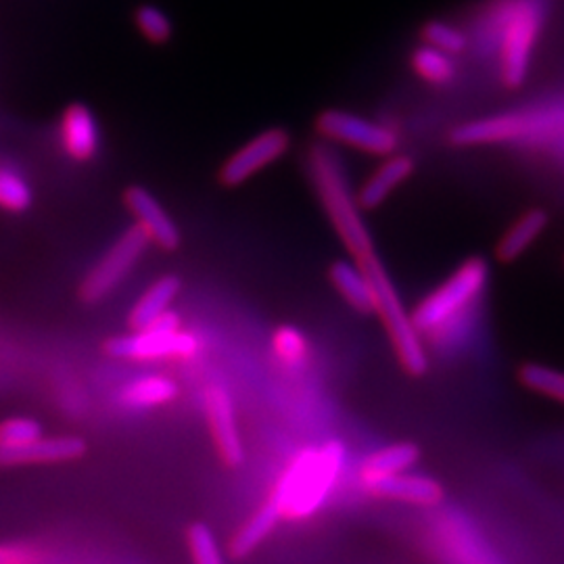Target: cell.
<instances>
[{"label": "cell", "instance_id": "3", "mask_svg": "<svg viewBox=\"0 0 564 564\" xmlns=\"http://www.w3.org/2000/svg\"><path fill=\"white\" fill-rule=\"evenodd\" d=\"M105 351L120 360L153 362V360H188L197 356L199 339L182 330L181 316L176 312H165L144 330H132V335H121L105 343Z\"/></svg>", "mask_w": 564, "mask_h": 564}, {"label": "cell", "instance_id": "21", "mask_svg": "<svg viewBox=\"0 0 564 564\" xmlns=\"http://www.w3.org/2000/svg\"><path fill=\"white\" fill-rule=\"evenodd\" d=\"M521 383L535 391L542 393L545 398H552L556 402L564 403V372L556 370L552 366L545 364L529 362L524 364L519 372Z\"/></svg>", "mask_w": 564, "mask_h": 564}, {"label": "cell", "instance_id": "26", "mask_svg": "<svg viewBox=\"0 0 564 564\" xmlns=\"http://www.w3.org/2000/svg\"><path fill=\"white\" fill-rule=\"evenodd\" d=\"M424 42L437 51H442L445 55H458L463 53L466 46V36L463 30H458L452 23L445 21H431L424 28Z\"/></svg>", "mask_w": 564, "mask_h": 564}, {"label": "cell", "instance_id": "4", "mask_svg": "<svg viewBox=\"0 0 564 564\" xmlns=\"http://www.w3.org/2000/svg\"><path fill=\"white\" fill-rule=\"evenodd\" d=\"M487 279L489 265L485 260H466L440 289H435L416 305L412 323L419 328V333L429 335L431 330L444 328L445 324L452 323L484 293Z\"/></svg>", "mask_w": 564, "mask_h": 564}, {"label": "cell", "instance_id": "2", "mask_svg": "<svg viewBox=\"0 0 564 564\" xmlns=\"http://www.w3.org/2000/svg\"><path fill=\"white\" fill-rule=\"evenodd\" d=\"M310 172L324 212L335 226L343 245L351 253L354 262L360 263L368 258H375L377 251L370 230L360 214L362 207L349 188L339 158L330 149L318 147L310 155Z\"/></svg>", "mask_w": 564, "mask_h": 564}, {"label": "cell", "instance_id": "15", "mask_svg": "<svg viewBox=\"0 0 564 564\" xmlns=\"http://www.w3.org/2000/svg\"><path fill=\"white\" fill-rule=\"evenodd\" d=\"M182 282L174 274H165L162 279L153 282L144 293L137 305L132 307L128 324L132 330H144L147 326L155 323L158 318H162L165 312H170V305L176 300V295L181 293Z\"/></svg>", "mask_w": 564, "mask_h": 564}, {"label": "cell", "instance_id": "16", "mask_svg": "<svg viewBox=\"0 0 564 564\" xmlns=\"http://www.w3.org/2000/svg\"><path fill=\"white\" fill-rule=\"evenodd\" d=\"M328 279L335 284V289L341 293L343 300L349 303L354 310L362 314H372L377 312V295L370 281L366 279L362 270L356 265V262L333 263L328 270Z\"/></svg>", "mask_w": 564, "mask_h": 564}, {"label": "cell", "instance_id": "10", "mask_svg": "<svg viewBox=\"0 0 564 564\" xmlns=\"http://www.w3.org/2000/svg\"><path fill=\"white\" fill-rule=\"evenodd\" d=\"M126 207L137 218V226L147 235V239L158 245L163 251H176L181 247V230L170 218V214L162 207L147 188L130 186L123 195Z\"/></svg>", "mask_w": 564, "mask_h": 564}, {"label": "cell", "instance_id": "13", "mask_svg": "<svg viewBox=\"0 0 564 564\" xmlns=\"http://www.w3.org/2000/svg\"><path fill=\"white\" fill-rule=\"evenodd\" d=\"M61 142L65 153L76 162H88L97 155L101 137L99 123L84 105H72L61 120Z\"/></svg>", "mask_w": 564, "mask_h": 564}, {"label": "cell", "instance_id": "5", "mask_svg": "<svg viewBox=\"0 0 564 564\" xmlns=\"http://www.w3.org/2000/svg\"><path fill=\"white\" fill-rule=\"evenodd\" d=\"M149 242L151 241L139 226L126 230L120 241L109 249V253L82 281L78 291L82 302L93 305L102 302L111 291H116L121 281L134 270Z\"/></svg>", "mask_w": 564, "mask_h": 564}, {"label": "cell", "instance_id": "19", "mask_svg": "<svg viewBox=\"0 0 564 564\" xmlns=\"http://www.w3.org/2000/svg\"><path fill=\"white\" fill-rule=\"evenodd\" d=\"M547 226V214L544 209H531L523 214L517 223L506 230L502 241L498 245V260L514 262L523 256L524 251L540 239Z\"/></svg>", "mask_w": 564, "mask_h": 564}, {"label": "cell", "instance_id": "24", "mask_svg": "<svg viewBox=\"0 0 564 564\" xmlns=\"http://www.w3.org/2000/svg\"><path fill=\"white\" fill-rule=\"evenodd\" d=\"M272 349L284 366L297 368L307 358V339L300 328L281 326L272 335Z\"/></svg>", "mask_w": 564, "mask_h": 564}, {"label": "cell", "instance_id": "6", "mask_svg": "<svg viewBox=\"0 0 564 564\" xmlns=\"http://www.w3.org/2000/svg\"><path fill=\"white\" fill-rule=\"evenodd\" d=\"M540 25L542 11L533 0H519L512 7L502 34V76L510 88L521 86L527 78Z\"/></svg>", "mask_w": 564, "mask_h": 564}, {"label": "cell", "instance_id": "8", "mask_svg": "<svg viewBox=\"0 0 564 564\" xmlns=\"http://www.w3.org/2000/svg\"><path fill=\"white\" fill-rule=\"evenodd\" d=\"M291 147V137L282 128H272L265 130L253 141L247 142L242 149H239L228 162L224 163L220 170V181L224 186H239L270 163L281 160L282 155Z\"/></svg>", "mask_w": 564, "mask_h": 564}, {"label": "cell", "instance_id": "9", "mask_svg": "<svg viewBox=\"0 0 564 564\" xmlns=\"http://www.w3.org/2000/svg\"><path fill=\"white\" fill-rule=\"evenodd\" d=\"M205 414L224 464L226 466L242 464L245 449H242L241 435H239L237 416H235V403L230 393L220 384H212L205 389Z\"/></svg>", "mask_w": 564, "mask_h": 564}, {"label": "cell", "instance_id": "27", "mask_svg": "<svg viewBox=\"0 0 564 564\" xmlns=\"http://www.w3.org/2000/svg\"><path fill=\"white\" fill-rule=\"evenodd\" d=\"M42 437V426L34 419H7L0 423V445L18 447V445L30 444Z\"/></svg>", "mask_w": 564, "mask_h": 564}, {"label": "cell", "instance_id": "7", "mask_svg": "<svg viewBox=\"0 0 564 564\" xmlns=\"http://www.w3.org/2000/svg\"><path fill=\"white\" fill-rule=\"evenodd\" d=\"M318 130L330 141L356 147L372 155H389L400 144L395 130H391L389 126L364 120L356 113H347L339 109L324 111L318 120Z\"/></svg>", "mask_w": 564, "mask_h": 564}, {"label": "cell", "instance_id": "12", "mask_svg": "<svg viewBox=\"0 0 564 564\" xmlns=\"http://www.w3.org/2000/svg\"><path fill=\"white\" fill-rule=\"evenodd\" d=\"M366 489L377 498L398 500L405 505L435 506L440 505L444 498V487L440 481L424 475H410V473H400L381 481L368 484Z\"/></svg>", "mask_w": 564, "mask_h": 564}, {"label": "cell", "instance_id": "11", "mask_svg": "<svg viewBox=\"0 0 564 564\" xmlns=\"http://www.w3.org/2000/svg\"><path fill=\"white\" fill-rule=\"evenodd\" d=\"M86 454V444L80 437H41L30 444L7 447L0 445V466L21 464L72 463Z\"/></svg>", "mask_w": 564, "mask_h": 564}, {"label": "cell", "instance_id": "23", "mask_svg": "<svg viewBox=\"0 0 564 564\" xmlns=\"http://www.w3.org/2000/svg\"><path fill=\"white\" fill-rule=\"evenodd\" d=\"M32 205V188L18 170L0 165V209L20 214Z\"/></svg>", "mask_w": 564, "mask_h": 564}, {"label": "cell", "instance_id": "29", "mask_svg": "<svg viewBox=\"0 0 564 564\" xmlns=\"http://www.w3.org/2000/svg\"><path fill=\"white\" fill-rule=\"evenodd\" d=\"M0 564H41V556L30 545L0 544Z\"/></svg>", "mask_w": 564, "mask_h": 564}, {"label": "cell", "instance_id": "22", "mask_svg": "<svg viewBox=\"0 0 564 564\" xmlns=\"http://www.w3.org/2000/svg\"><path fill=\"white\" fill-rule=\"evenodd\" d=\"M412 65L416 74L431 84H447L456 74L452 55H445L429 44H424L414 53Z\"/></svg>", "mask_w": 564, "mask_h": 564}, {"label": "cell", "instance_id": "25", "mask_svg": "<svg viewBox=\"0 0 564 564\" xmlns=\"http://www.w3.org/2000/svg\"><path fill=\"white\" fill-rule=\"evenodd\" d=\"M186 544L193 564H224L218 540L207 524H191L186 531Z\"/></svg>", "mask_w": 564, "mask_h": 564}, {"label": "cell", "instance_id": "20", "mask_svg": "<svg viewBox=\"0 0 564 564\" xmlns=\"http://www.w3.org/2000/svg\"><path fill=\"white\" fill-rule=\"evenodd\" d=\"M176 395H178V384L172 379L151 375L126 384L121 389L120 400L128 408L144 410V408H158V405L174 402Z\"/></svg>", "mask_w": 564, "mask_h": 564}, {"label": "cell", "instance_id": "28", "mask_svg": "<svg viewBox=\"0 0 564 564\" xmlns=\"http://www.w3.org/2000/svg\"><path fill=\"white\" fill-rule=\"evenodd\" d=\"M137 25L147 41L160 44V42L170 41L172 36V21L162 9L153 4H144L137 11Z\"/></svg>", "mask_w": 564, "mask_h": 564}, {"label": "cell", "instance_id": "17", "mask_svg": "<svg viewBox=\"0 0 564 564\" xmlns=\"http://www.w3.org/2000/svg\"><path fill=\"white\" fill-rule=\"evenodd\" d=\"M421 458V449L419 445L400 442V444L384 445L381 449H377L375 454H370L362 464V481L364 485L381 481L387 477L408 473V468H412Z\"/></svg>", "mask_w": 564, "mask_h": 564}, {"label": "cell", "instance_id": "14", "mask_svg": "<svg viewBox=\"0 0 564 564\" xmlns=\"http://www.w3.org/2000/svg\"><path fill=\"white\" fill-rule=\"evenodd\" d=\"M414 172V162L408 155H393L366 181L360 193L356 195L362 209H377L387 202V197L402 186Z\"/></svg>", "mask_w": 564, "mask_h": 564}, {"label": "cell", "instance_id": "1", "mask_svg": "<svg viewBox=\"0 0 564 564\" xmlns=\"http://www.w3.org/2000/svg\"><path fill=\"white\" fill-rule=\"evenodd\" d=\"M343 464L345 445L337 440L302 449L284 468L272 491V498L281 506L282 519L303 521L316 514L337 484Z\"/></svg>", "mask_w": 564, "mask_h": 564}, {"label": "cell", "instance_id": "18", "mask_svg": "<svg viewBox=\"0 0 564 564\" xmlns=\"http://www.w3.org/2000/svg\"><path fill=\"white\" fill-rule=\"evenodd\" d=\"M281 519V506L270 496L268 502L247 523L242 524L241 529L235 533V538L230 540V545H228L230 556L232 558H247L274 531V527L279 524Z\"/></svg>", "mask_w": 564, "mask_h": 564}]
</instances>
